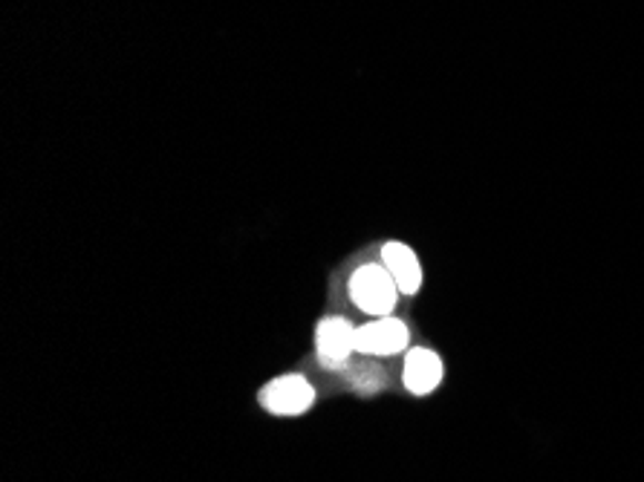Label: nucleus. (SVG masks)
I'll use <instances>...</instances> for the list:
<instances>
[{
  "label": "nucleus",
  "mask_w": 644,
  "mask_h": 482,
  "mask_svg": "<svg viewBox=\"0 0 644 482\" xmlns=\"http://www.w3.org/2000/svg\"><path fill=\"white\" fill-rule=\"evenodd\" d=\"M399 295V286H396V281L382 263H365L350 277V301L361 313L376 315V318H385V315L394 313Z\"/></svg>",
  "instance_id": "obj_1"
},
{
  "label": "nucleus",
  "mask_w": 644,
  "mask_h": 482,
  "mask_svg": "<svg viewBox=\"0 0 644 482\" xmlns=\"http://www.w3.org/2000/svg\"><path fill=\"white\" fill-rule=\"evenodd\" d=\"M260 407L273 416H301L316 404V387L304 376H278L260 391Z\"/></svg>",
  "instance_id": "obj_2"
},
{
  "label": "nucleus",
  "mask_w": 644,
  "mask_h": 482,
  "mask_svg": "<svg viewBox=\"0 0 644 482\" xmlns=\"http://www.w3.org/2000/svg\"><path fill=\"white\" fill-rule=\"evenodd\" d=\"M318 362L327 370H344L356 353V326L341 315H329L316 326Z\"/></svg>",
  "instance_id": "obj_3"
},
{
  "label": "nucleus",
  "mask_w": 644,
  "mask_h": 482,
  "mask_svg": "<svg viewBox=\"0 0 644 482\" xmlns=\"http://www.w3.org/2000/svg\"><path fill=\"white\" fill-rule=\"evenodd\" d=\"M410 329L405 321L385 315L365 326H356V353L361 355H399L408 353Z\"/></svg>",
  "instance_id": "obj_4"
},
{
  "label": "nucleus",
  "mask_w": 644,
  "mask_h": 482,
  "mask_svg": "<svg viewBox=\"0 0 644 482\" xmlns=\"http://www.w3.org/2000/svg\"><path fill=\"white\" fill-rule=\"evenodd\" d=\"M382 266L390 272V277L396 281L402 295H416L423 289V266H419V257L410 246L399 240H390L382 246Z\"/></svg>",
  "instance_id": "obj_5"
},
{
  "label": "nucleus",
  "mask_w": 644,
  "mask_h": 482,
  "mask_svg": "<svg viewBox=\"0 0 644 482\" xmlns=\"http://www.w3.org/2000/svg\"><path fill=\"white\" fill-rule=\"evenodd\" d=\"M405 387H408L414 396H428L439 387L443 382V358L437 353H430L425 347H414L405 353Z\"/></svg>",
  "instance_id": "obj_6"
},
{
  "label": "nucleus",
  "mask_w": 644,
  "mask_h": 482,
  "mask_svg": "<svg viewBox=\"0 0 644 482\" xmlns=\"http://www.w3.org/2000/svg\"><path fill=\"white\" fill-rule=\"evenodd\" d=\"M350 384L356 387L358 393H376L382 387V373L373 364H361V367H356L350 373Z\"/></svg>",
  "instance_id": "obj_7"
}]
</instances>
